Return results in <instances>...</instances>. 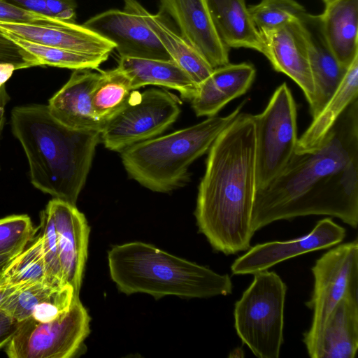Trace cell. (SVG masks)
Here are the masks:
<instances>
[{
	"label": "cell",
	"instance_id": "cell-1",
	"mask_svg": "<svg viewBox=\"0 0 358 358\" xmlns=\"http://www.w3.org/2000/svg\"><path fill=\"white\" fill-rule=\"evenodd\" d=\"M310 215H331L357 227L358 98L316 149L294 152L273 180L257 189L252 229Z\"/></svg>",
	"mask_w": 358,
	"mask_h": 358
},
{
	"label": "cell",
	"instance_id": "cell-2",
	"mask_svg": "<svg viewBox=\"0 0 358 358\" xmlns=\"http://www.w3.org/2000/svg\"><path fill=\"white\" fill-rule=\"evenodd\" d=\"M194 212L199 231L226 255L248 250L257 191L256 136L251 114L240 113L209 150Z\"/></svg>",
	"mask_w": 358,
	"mask_h": 358
},
{
	"label": "cell",
	"instance_id": "cell-3",
	"mask_svg": "<svg viewBox=\"0 0 358 358\" xmlns=\"http://www.w3.org/2000/svg\"><path fill=\"white\" fill-rule=\"evenodd\" d=\"M10 126L25 152L31 184L53 198L76 205L101 131L70 128L43 104L13 108Z\"/></svg>",
	"mask_w": 358,
	"mask_h": 358
},
{
	"label": "cell",
	"instance_id": "cell-4",
	"mask_svg": "<svg viewBox=\"0 0 358 358\" xmlns=\"http://www.w3.org/2000/svg\"><path fill=\"white\" fill-rule=\"evenodd\" d=\"M108 263L111 279L127 295L145 293L157 299L170 295L209 298L232 292L229 275L140 241L113 246Z\"/></svg>",
	"mask_w": 358,
	"mask_h": 358
},
{
	"label": "cell",
	"instance_id": "cell-5",
	"mask_svg": "<svg viewBox=\"0 0 358 358\" xmlns=\"http://www.w3.org/2000/svg\"><path fill=\"white\" fill-rule=\"evenodd\" d=\"M245 103L226 116L210 117L124 149L120 154L128 176L156 192L166 193L183 186L189 178V166L209 150L220 133L241 113Z\"/></svg>",
	"mask_w": 358,
	"mask_h": 358
},
{
	"label": "cell",
	"instance_id": "cell-6",
	"mask_svg": "<svg viewBox=\"0 0 358 358\" xmlns=\"http://www.w3.org/2000/svg\"><path fill=\"white\" fill-rule=\"evenodd\" d=\"M252 282L234 305V327L259 358H278L283 343L287 286L273 271L253 274Z\"/></svg>",
	"mask_w": 358,
	"mask_h": 358
},
{
	"label": "cell",
	"instance_id": "cell-7",
	"mask_svg": "<svg viewBox=\"0 0 358 358\" xmlns=\"http://www.w3.org/2000/svg\"><path fill=\"white\" fill-rule=\"evenodd\" d=\"M256 136V184L262 189L284 169L295 152L297 108L290 89L282 83L265 109L252 115Z\"/></svg>",
	"mask_w": 358,
	"mask_h": 358
},
{
	"label": "cell",
	"instance_id": "cell-8",
	"mask_svg": "<svg viewBox=\"0 0 358 358\" xmlns=\"http://www.w3.org/2000/svg\"><path fill=\"white\" fill-rule=\"evenodd\" d=\"M180 104L178 97L166 90H134L126 104L105 123L101 141L106 148L120 152L157 137L176 122Z\"/></svg>",
	"mask_w": 358,
	"mask_h": 358
},
{
	"label": "cell",
	"instance_id": "cell-9",
	"mask_svg": "<svg viewBox=\"0 0 358 358\" xmlns=\"http://www.w3.org/2000/svg\"><path fill=\"white\" fill-rule=\"evenodd\" d=\"M90 317L75 295L70 309L59 317L39 322L29 317L4 348L10 358H71L81 352L90 334Z\"/></svg>",
	"mask_w": 358,
	"mask_h": 358
},
{
	"label": "cell",
	"instance_id": "cell-10",
	"mask_svg": "<svg viewBox=\"0 0 358 358\" xmlns=\"http://www.w3.org/2000/svg\"><path fill=\"white\" fill-rule=\"evenodd\" d=\"M314 287L306 306L313 310L310 327L303 334L310 338L323 326L343 298L358 296V240L339 245L323 254L311 268Z\"/></svg>",
	"mask_w": 358,
	"mask_h": 358
},
{
	"label": "cell",
	"instance_id": "cell-11",
	"mask_svg": "<svg viewBox=\"0 0 358 358\" xmlns=\"http://www.w3.org/2000/svg\"><path fill=\"white\" fill-rule=\"evenodd\" d=\"M345 235L344 227L331 218H324L317 222L309 234L301 237L250 247L234 262L231 271L234 275H246L268 270L288 259L336 245L343 241Z\"/></svg>",
	"mask_w": 358,
	"mask_h": 358
},
{
	"label": "cell",
	"instance_id": "cell-12",
	"mask_svg": "<svg viewBox=\"0 0 358 358\" xmlns=\"http://www.w3.org/2000/svg\"><path fill=\"white\" fill-rule=\"evenodd\" d=\"M83 25L111 41L120 57L171 60L149 26L129 8L106 10L90 17Z\"/></svg>",
	"mask_w": 358,
	"mask_h": 358
},
{
	"label": "cell",
	"instance_id": "cell-13",
	"mask_svg": "<svg viewBox=\"0 0 358 358\" xmlns=\"http://www.w3.org/2000/svg\"><path fill=\"white\" fill-rule=\"evenodd\" d=\"M259 32L263 43L262 54L275 71L287 75L299 85L310 106L315 99V88L306 32L301 20Z\"/></svg>",
	"mask_w": 358,
	"mask_h": 358
},
{
	"label": "cell",
	"instance_id": "cell-14",
	"mask_svg": "<svg viewBox=\"0 0 358 358\" xmlns=\"http://www.w3.org/2000/svg\"><path fill=\"white\" fill-rule=\"evenodd\" d=\"M181 36L213 68L229 63V48L220 38L206 0H159Z\"/></svg>",
	"mask_w": 358,
	"mask_h": 358
},
{
	"label": "cell",
	"instance_id": "cell-15",
	"mask_svg": "<svg viewBox=\"0 0 358 358\" xmlns=\"http://www.w3.org/2000/svg\"><path fill=\"white\" fill-rule=\"evenodd\" d=\"M46 206L52 215L57 234L62 280L79 294L87 258L90 227L76 205L53 198Z\"/></svg>",
	"mask_w": 358,
	"mask_h": 358
},
{
	"label": "cell",
	"instance_id": "cell-16",
	"mask_svg": "<svg viewBox=\"0 0 358 358\" xmlns=\"http://www.w3.org/2000/svg\"><path fill=\"white\" fill-rule=\"evenodd\" d=\"M303 341L312 358H354L358 349V296L339 301L320 331Z\"/></svg>",
	"mask_w": 358,
	"mask_h": 358
},
{
	"label": "cell",
	"instance_id": "cell-17",
	"mask_svg": "<svg viewBox=\"0 0 358 358\" xmlns=\"http://www.w3.org/2000/svg\"><path fill=\"white\" fill-rule=\"evenodd\" d=\"M74 70L66 84L48 101L51 114L63 124L78 130L101 131L104 123L92 113L91 94L100 73Z\"/></svg>",
	"mask_w": 358,
	"mask_h": 358
},
{
	"label": "cell",
	"instance_id": "cell-18",
	"mask_svg": "<svg viewBox=\"0 0 358 358\" xmlns=\"http://www.w3.org/2000/svg\"><path fill=\"white\" fill-rule=\"evenodd\" d=\"M0 29L23 39L48 46L92 55H110L115 45L83 24L63 26L0 22Z\"/></svg>",
	"mask_w": 358,
	"mask_h": 358
},
{
	"label": "cell",
	"instance_id": "cell-19",
	"mask_svg": "<svg viewBox=\"0 0 358 358\" xmlns=\"http://www.w3.org/2000/svg\"><path fill=\"white\" fill-rule=\"evenodd\" d=\"M256 75L250 63L230 64L217 67L197 88L192 99V108L198 117L216 114L231 100L245 94Z\"/></svg>",
	"mask_w": 358,
	"mask_h": 358
},
{
	"label": "cell",
	"instance_id": "cell-20",
	"mask_svg": "<svg viewBox=\"0 0 358 358\" xmlns=\"http://www.w3.org/2000/svg\"><path fill=\"white\" fill-rule=\"evenodd\" d=\"M301 21L306 32L310 66L315 88L313 103L309 106L313 118L338 87L347 69L340 65L330 50L319 15L306 13Z\"/></svg>",
	"mask_w": 358,
	"mask_h": 358
},
{
	"label": "cell",
	"instance_id": "cell-21",
	"mask_svg": "<svg viewBox=\"0 0 358 358\" xmlns=\"http://www.w3.org/2000/svg\"><path fill=\"white\" fill-rule=\"evenodd\" d=\"M125 8L136 12L155 33L168 55L191 78L197 87L213 68L182 36L171 28L161 13H150L136 0H124Z\"/></svg>",
	"mask_w": 358,
	"mask_h": 358
},
{
	"label": "cell",
	"instance_id": "cell-22",
	"mask_svg": "<svg viewBox=\"0 0 358 358\" xmlns=\"http://www.w3.org/2000/svg\"><path fill=\"white\" fill-rule=\"evenodd\" d=\"M222 43L229 49L249 48L262 54L263 43L245 0H206Z\"/></svg>",
	"mask_w": 358,
	"mask_h": 358
},
{
	"label": "cell",
	"instance_id": "cell-23",
	"mask_svg": "<svg viewBox=\"0 0 358 358\" xmlns=\"http://www.w3.org/2000/svg\"><path fill=\"white\" fill-rule=\"evenodd\" d=\"M319 17L330 50L348 69L358 56V0H337L325 6Z\"/></svg>",
	"mask_w": 358,
	"mask_h": 358
},
{
	"label": "cell",
	"instance_id": "cell-24",
	"mask_svg": "<svg viewBox=\"0 0 358 358\" xmlns=\"http://www.w3.org/2000/svg\"><path fill=\"white\" fill-rule=\"evenodd\" d=\"M118 67L128 76L133 90L157 85L177 90L182 99L192 101L197 85L173 60L120 57Z\"/></svg>",
	"mask_w": 358,
	"mask_h": 358
},
{
	"label": "cell",
	"instance_id": "cell-25",
	"mask_svg": "<svg viewBox=\"0 0 358 358\" xmlns=\"http://www.w3.org/2000/svg\"><path fill=\"white\" fill-rule=\"evenodd\" d=\"M358 98V56L347 69L338 87L298 139L295 152L316 149L346 108Z\"/></svg>",
	"mask_w": 358,
	"mask_h": 358
},
{
	"label": "cell",
	"instance_id": "cell-26",
	"mask_svg": "<svg viewBox=\"0 0 358 358\" xmlns=\"http://www.w3.org/2000/svg\"><path fill=\"white\" fill-rule=\"evenodd\" d=\"M133 91L129 78L118 66L100 71L91 94L93 116L105 124L126 104Z\"/></svg>",
	"mask_w": 358,
	"mask_h": 358
},
{
	"label": "cell",
	"instance_id": "cell-27",
	"mask_svg": "<svg viewBox=\"0 0 358 358\" xmlns=\"http://www.w3.org/2000/svg\"><path fill=\"white\" fill-rule=\"evenodd\" d=\"M55 281L48 271L40 234L32 238L0 274V285L20 286L36 282Z\"/></svg>",
	"mask_w": 358,
	"mask_h": 358
},
{
	"label": "cell",
	"instance_id": "cell-28",
	"mask_svg": "<svg viewBox=\"0 0 358 358\" xmlns=\"http://www.w3.org/2000/svg\"><path fill=\"white\" fill-rule=\"evenodd\" d=\"M3 30V29H2ZM14 42L34 55L41 66L48 65L73 70L96 69L109 55H92L31 42L3 30Z\"/></svg>",
	"mask_w": 358,
	"mask_h": 358
},
{
	"label": "cell",
	"instance_id": "cell-29",
	"mask_svg": "<svg viewBox=\"0 0 358 358\" xmlns=\"http://www.w3.org/2000/svg\"><path fill=\"white\" fill-rule=\"evenodd\" d=\"M258 30L273 29L301 20L307 13L296 0H261L248 7Z\"/></svg>",
	"mask_w": 358,
	"mask_h": 358
},
{
	"label": "cell",
	"instance_id": "cell-30",
	"mask_svg": "<svg viewBox=\"0 0 358 358\" xmlns=\"http://www.w3.org/2000/svg\"><path fill=\"white\" fill-rule=\"evenodd\" d=\"M55 281L21 285L0 306V309L19 322L31 317L34 308L59 285Z\"/></svg>",
	"mask_w": 358,
	"mask_h": 358
},
{
	"label": "cell",
	"instance_id": "cell-31",
	"mask_svg": "<svg viewBox=\"0 0 358 358\" xmlns=\"http://www.w3.org/2000/svg\"><path fill=\"white\" fill-rule=\"evenodd\" d=\"M36 229L27 215L0 219V255L23 249L34 237Z\"/></svg>",
	"mask_w": 358,
	"mask_h": 358
},
{
	"label": "cell",
	"instance_id": "cell-32",
	"mask_svg": "<svg viewBox=\"0 0 358 358\" xmlns=\"http://www.w3.org/2000/svg\"><path fill=\"white\" fill-rule=\"evenodd\" d=\"M75 295L71 285L60 284L34 308L29 317L39 322H50L69 311Z\"/></svg>",
	"mask_w": 358,
	"mask_h": 358
},
{
	"label": "cell",
	"instance_id": "cell-33",
	"mask_svg": "<svg viewBox=\"0 0 358 358\" xmlns=\"http://www.w3.org/2000/svg\"><path fill=\"white\" fill-rule=\"evenodd\" d=\"M39 234L50 276L55 280L64 282L62 280L59 264L57 234L52 215L47 206L40 214Z\"/></svg>",
	"mask_w": 358,
	"mask_h": 358
},
{
	"label": "cell",
	"instance_id": "cell-34",
	"mask_svg": "<svg viewBox=\"0 0 358 358\" xmlns=\"http://www.w3.org/2000/svg\"><path fill=\"white\" fill-rule=\"evenodd\" d=\"M20 8L61 21L75 22L74 0H6Z\"/></svg>",
	"mask_w": 358,
	"mask_h": 358
},
{
	"label": "cell",
	"instance_id": "cell-35",
	"mask_svg": "<svg viewBox=\"0 0 358 358\" xmlns=\"http://www.w3.org/2000/svg\"><path fill=\"white\" fill-rule=\"evenodd\" d=\"M0 22L53 27L63 26L69 23L27 10L6 0H0Z\"/></svg>",
	"mask_w": 358,
	"mask_h": 358
},
{
	"label": "cell",
	"instance_id": "cell-36",
	"mask_svg": "<svg viewBox=\"0 0 358 358\" xmlns=\"http://www.w3.org/2000/svg\"><path fill=\"white\" fill-rule=\"evenodd\" d=\"M11 64L17 70L41 66L32 54L14 42L0 29V64Z\"/></svg>",
	"mask_w": 358,
	"mask_h": 358
},
{
	"label": "cell",
	"instance_id": "cell-37",
	"mask_svg": "<svg viewBox=\"0 0 358 358\" xmlns=\"http://www.w3.org/2000/svg\"><path fill=\"white\" fill-rule=\"evenodd\" d=\"M17 321L0 309V350L4 348L14 336L20 326Z\"/></svg>",
	"mask_w": 358,
	"mask_h": 358
},
{
	"label": "cell",
	"instance_id": "cell-38",
	"mask_svg": "<svg viewBox=\"0 0 358 358\" xmlns=\"http://www.w3.org/2000/svg\"><path fill=\"white\" fill-rule=\"evenodd\" d=\"M9 100L10 96L6 91V85H0V134L5 120V108Z\"/></svg>",
	"mask_w": 358,
	"mask_h": 358
},
{
	"label": "cell",
	"instance_id": "cell-39",
	"mask_svg": "<svg viewBox=\"0 0 358 358\" xmlns=\"http://www.w3.org/2000/svg\"><path fill=\"white\" fill-rule=\"evenodd\" d=\"M15 66L11 64H0V85H5L6 82L11 77Z\"/></svg>",
	"mask_w": 358,
	"mask_h": 358
},
{
	"label": "cell",
	"instance_id": "cell-40",
	"mask_svg": "<svg viewBox=\"0 0 358 358\" xmlns=\"http://www.w3.org/2000/svg\"><path fill=\"white\" fill-rule=\"evenodd\" d=\"M23 249H19L8 253L0 255V274L10 263V262L23 250Z\"/></svg>",
	"mask_w": 358,
	"mask_h": 358
},
{
	"label": "cell",
	"instance_id": "cell-41",
	"mask_svg": "<svg viewBox=\"0 0 358 358\" xmlns=\"http://www.w3.org/2000/svg\"><path fill=\"white\" fill-rule=\"evenodd\" d=\"M18 286L0 285V306L12 294Z\"/></svg>",
	"mask_w": 358,
	"mask_h": 358
},
{
	"label": "cell",
	"instance_id": "cell-42",
	"mask_svg": "<svg viewBox=\"0 0 358 358\" xmlns=\"http://www.w3.org/2000/svg\"><path fill=\"white\" fill-rule=\"evenodd\" d=\"M322 1L324 3L325 6H327L331 4L332 3L335 2L337 0H322Z\"/></svg>",
	"mask_w": 358,
	"mask_h": 358
}]
</instances>
